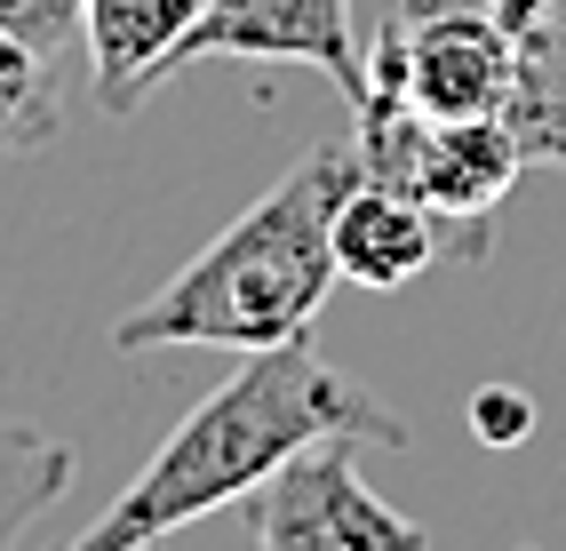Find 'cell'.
<instances>
[{"label": "cell", "instance_id": "7", "mask_svg": "<svg viewBox=\"0 0 566 551\" xmlns=\"http://www.w3.org/2000/svg\"><path fill=\"white\" fill-rule=\"evenodd\" d=\"M503 128L526 168H566V0H518V89Z\"/></svg>", "mask_w": 566, "mask_h": 551}, {"label": "cell", "instance_id": "8", "mask_svg": "<svg viewBox=\"0 0 566 551\" xmlns=\"http://www.w3.org/2000/svg\"><path fill=\"white\" fill-rule=\"evenodd\" d=\"M64 128V89H56V56L17 41L0 24V153H41Z\"/></svg>", "mask_w": 566, "mask_h": 551}, {"label": "cell", "instance_id": "4", "mask_svg": "<svg viewBox=\"0 0 566 551\" xmlns=\"http://www.w3.org/2000/svg\"><path fill=\"white\" fill-rule=\"evenodd\" d=\"M255 551H423V528L359 480V439L335 432L295 448L255 496H240Z\"/></svg>", "mask_w": 566, "mask_h": 551}, {"label": "cell", "instance_id": "3", "mask_svg": "<svg viewBox=\"0 0 566 551\" xmlns=\"http://www.w3.org/2000/svg\"><path fill=\"white\" fill-rule=\"evenodd\" d=\"M352 144H359V168L399 184L407 200H423L447 248L479 264L495 248V208L511 200V184L526 176V153L503 121H455V113H415L399 96H367L352 104Z\"/></svg>", "mask_w": 566, "mask_h": 551}, {"label": "cell", "instance_id": "5", "mask_svg": "<svg viewBox=\"0 0 566 551\" xmlns=\"http://www.w3.org/2000/svg\"><path fill=\"white\" fill-rule=\"evenodd\" d=\"M200 56H263V64H312L327 72L344 104L367 96V41L352 24V0H208L192 32L176 41L168 72Z\"/></svg>", "mask_w": 566, "mask_h": 551}, {"label": "cell", "instance_id": "11", "mask_svg": "<svg viewBox=\"0 0 566 551\" xmlns=\"http://www.w3.org/2000/svg\"><path fill=\"white\" fill-rule=\"evenodd\" d=\"M471 432L486 448H518V439L535 432V399L511 392V384H486V392H471Z\"/></svg>", "mask_w": 566, "mask_h": 551}, {"label": "cell", "instance_id": "2", "mask_svg": "<svg viewBox=\"0 0 566 551\" xmlns=\"http://www.w3.org/2000/svg\"><path fill=\"white\" fill-rule=\"evenodd\" d=\"M359 184V144L304 153L255 208H240L168 288H153L120 328L112 352H263L312 336V320L335 288V200Z\"/></svg>", "mask_w": 566, "mask_h": 551}, {"label": "cell", "instance_id": "1", "mask_svg": "<svg viewBox=\"0 0 566 551\" xmlns=\"http://www.w3.org/2000/svg\"><path fill=\"white\" fill-rule=\"evenodd\" d=\"M335 432L367 439V448H415L407 416L384 408L359 376H344V367H335L312 336L240 352V367L160 439V456L120 488V503L81 528V551L160 543L176 528L208 520V511L255 496L295 448L335 439Z\"/></svg>", "mask_w": 566, "mask_h": 551}, {"label": "cell", "instance_id": "12", "mask_svg": "<svg viewBox=\"0 0 566 551\" xmlns=\"http://www.w3.org/2000/svg\"><path fill=\"white\" fill-rule=\"evenodd\" d=\"M176 9H184V17H200V9H208V0H176ZM184 32H192V24H184Z\"/></svg>", "mask_w": 566, "mask_h": 551}, {"label": "cell", "instance_id": "10", "mask_svg": "<svg viewBox=\"0 0 566 551\" xmlns=\"http://www.w3.org/2000/svg\"><path fill=\"white\" fill-rule=\"evenodd\" d=\"M81 9L88 0H0V24H9L17 41H32L41 56H64L81 41Z\"/></svg>", "mask_w": 566, "mask_h": 551}, {"label": "cell", "instance_id": "9", "mask_svg": "<svg viewBox=\"0 0 566 551\" xmlns=\"http://www.w3.org/2000/svg\"><path fill=\"white\" fill-rule=\"evenodd\" d=\"M64 480H72V448L64 439L0 416V543L41 520V511L64 496Z\"/></svg>", "mask_w": 566, "mask_h": 551}, {"label": "cell", "instance_id": "6", "mask_svg": "<svg viewBox=\"0 0 566 551\" xmlns=\"http://www.w3.org/2000/svg\"><path fill=\"white\" fill-rule=\"evenodd\" d=\"M327 240H335V280L375 288V297H391V288L423 280L439 256H455V248H447V225L423 200H407L399 184L367 176V168H359L352 193L335 200V232Z\"/></svg>", "mask_w": 566, "mask_h": 551}]
</instances>
